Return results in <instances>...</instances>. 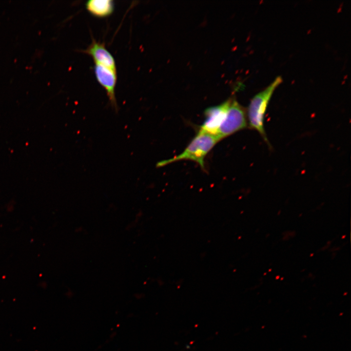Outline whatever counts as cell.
Returning <instances> with one entry per match:
<instances>
[{
    "label": "cell",
    "instance_id": "obj_7",
    "mask_svg": "<svg viewBox=\"0 0 351 351\" xmlns=\"http://www.w3.org/2000/svg\"><path fill=\"white\" fill-rule=\"evenodd\" d=\"M87 10L92 15L105 17L111 15L114 10L113 1L111 0H91L86 3Z\"/></svg>",
    "mask_w": 351,
    "mask_h": 351
},
{
    "label": "cell",
    "instance_id": "obj_5",
    "mask_svg": "<svg viewBox=\"0 0 351 351\" xmlns=\"http://www.w3.org/2000/svg\"><path fill=\"white\" fill-rule=\"evenodd\" d=\"M230 101L231 99L220 105L207 109L205 112V119L199 130L216 135L220 125L225 118Z\"/></svg>",
    "mask_w": 351,
    "mask_h": 351
},
{
    "label": "cell",
    "instance_id": "obj_1",
    "mask_svg": "<svg viewBox=\"0 0 351 351\" xmlns=\"http://www.w3.org/2000/svg\"><path fill=\"white\" fill-rule=\"evenodd\" d=\"M280 76L276 77L264 90L251 99L247 110V120L250 128L256 131L270 147L264 127V118L269 101L275 89L282 82Z\"/></svg>",
    "mask_w": 351,
    "mask_h": 351
},
{
    "label": "cell",
    "instance_id": "obj_3",
    "mask_svg": "<svg viewBox=\"0 0 351 351\" xmlns=\"http://www.w3.org/2000/svg\"><path fill=\"white\" fill-rule=\"evenodd\" d=\"M248 126L246 112L235 99H231L225 118L220 125L216 136L221 139Z\"/></svg>",
    "mask_w": 351,
    "mask_h": 351
},
{
    "label": "cell",
    "instance_id": "obj_4",
    "mask_svg": "<svg viewBox=\"0 0 351 351\" xmlns=\"http://www.w3.org/2000/svg\"><path fill=\"white\" fill-rule=\"evenodd\" d=\"M94 72L98 81L106 91L110 105L115 112L117 113L118 108L115 96L117 71L95 63Z\"/></svg>",
    "mask_w": 351,
    "mask_h": 351
},
{
    "label": "cell",
    "instance_id": "obj_6",
    "mask_svg": "<svg viewBox=\"0 0 351 351\" xmlns=\"http://www.w3.org/2000/svg\"><path fill=\"white\" fill-rule=\"evenodd\" d=\"M83 52L92 57L95 63L117 71L115 59L103 43L97 42L93 39L90 46Z\"/></svg>",
    "mask_w": 351,
    "mask_h": 351
},
{
    "label": "cell",
    "instance_id": "obj_2",
    "mask_svg": "<svg viewBox=\"0 0 351 351\" xmlns=\"http://www.w3.org/2000/svg\"><path fill=\"white\" fill-rule=\"evenodd\" d=\"M221 139L216 135L199 130L184 150L171 158L163 160L156 164L157 168L182 160H189L197 163L204 170V159L207 155Z\"/></svg>",
    "mask_w": 351,
    "mask_h": 351
}]
</instances>
